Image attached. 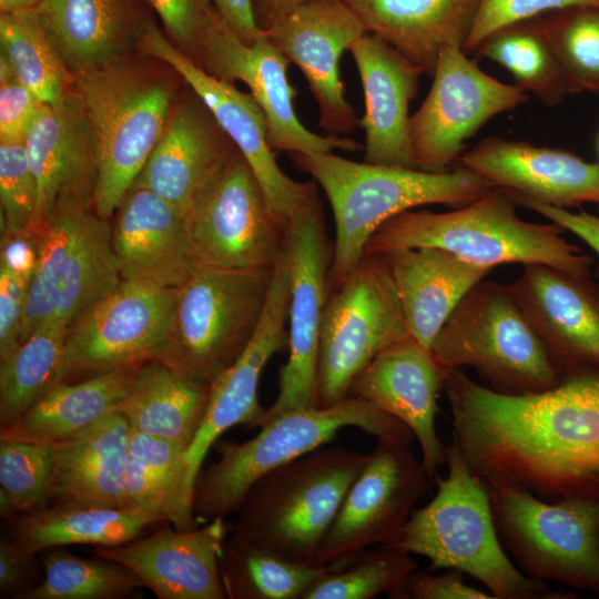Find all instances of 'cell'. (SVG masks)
<instances>
[{"instance_id":"obj_1","label":"cell","mask_w":599,"mask_h":599,"mask_svg":"<svg viewBox=\"0 0 599 599\" xmlns=\"http://www.w3.org/2000/svg\"><path fill=\"white\" fill-rule=\"evenodd\" d=\"M453 441L486 487L546 501L599 500V370L534 394L506 395L443 370Z\"/></svg>"},{"instance_id":"obj_2","label":"cell","mask_w":599,"mask_h":599,"mask_svg":"<svg viewBox=\"0 0 599 599\" xmlns=\"http://www.w3.org/2000/svg\"><path fill=\"white\" fill-rule=\"evenodd\" d=\"M294 163L322 187L333 213L329 291L358 264L370 237L392 217L428 204L465 205L496 187L461 166L427 172L355 162L333 152L297 153Z\"/></svg>"},{"instance_id":"obj_3","label":"cell","mask_w":599,"mask_h":599,"mask_svg":"<svg viewBox=\"0 0 599 599\" xmlns=\"http://www.w3.org/2000/svg\"><path fill=\"white\" fill-rule=\"evenodd\" d=\"M517 204L510 194L495 187L458 210H408L383 224L368 241L365 253L436 247L487 268L542 264L590 276L591 258L562 236L560 225L524 221Z\"/></svg>"},{"instance_id":"obj_4","label":"cell","mask_w":599,"mask_h":599,"mask_svg":"<svg viewBox=\"0 0 599 599\" xmlns=\"http://www.w3.org/2000/svg\"><path fill=\"white\" fill-rule=\"evenodd\" d=\"M445 478L435 497L415 509L395 542L426 557L432 569H457L480 581L494 599H560L545 582L524 575L498 537L489 491L454 443L446 446Z\"/></svg>"},{"instance_id":"obj_5","label":"cell","mask_w":599,"mask_h":599,"mask_svg":"<svg viewBox=\"0 0 599 599\" xmlns=\"http://www.w3.org/2000/svg\"><path fill=\"white\" fill-rule=\"evenodd\" d=\"M368 454L321 446L258 478L236 510L229 538L319 566V551Z\"/></svg>"},{"instance_id":"obj_6","label":"cell","mask_w":599,"mask_h":599,"mask_svg":"<svg viewBox=\"0 0 599 599\" xmlns=\"http://www.w3.org/2000/svg\"><path fill=\"white\" fill-rule=\"evenodd\" d=\"M347 427L377 438L413 441L410 429L397 418L352 396L328 407L293 409L260 427L253 438L216 440V461L201 468L193 490V514L206 524L236 512L250 487L270 470L329 443Z\"/></svg>"},{"instance_id":"obj_7","label":"cell","mask_w":599,"mask_h":599,"mask_svg":"<svg viewBox=\"0 0 599 599\" xmlns=\"http://www.w3.org/2000/svg\"><path fill=\"white\" fill-rule=\"evenodd\" d=\"M97 159L93 209L110 220L133 186L170 118L172 91L125 60L75 78Z\"/></svg>"},{"instance_id":"obj_8","label":"cell","mask_w":599,"mask_h":599,"mask_svg":"<svg viewBox=\"0 0 599 599\" xmlns=\"http://www.w3.org/2000/svg\"><path fill=\"white\" fill-rule=\"evenodd\" d=\"M429 351L443 370L471 367L500 394L540 393L562 380L509 284L485 278L458 303Z\"/></svg>"},{"instance_id":"obj_9","label":"cell","mask_w":599,"mask_h":599,"mask_svg":"<svg viewBox=\"0 0 599 599\" xmlns=\"http://www.w3.org/2000/svg\"><path fill=\"white\" fill-rule=\"evenodd\" d=\"M273 272L274 268L224 270L199 264L175 290L160 361L212 385L252 341L266 305Z\"/></svg>"},{"instance_id":"obj_10","label":"cell","mask_w":599,"mask_h":599,"mask_svg":"<svg viewBox=\"0 0 599 599\" xmlns=\"http://www.w3.org/2000/svg\"><path fill=\"white\" fill-rule=\"evenodd\" d=\"M500 542L536 581L599 595V500H542L518 487L488 488Z\"/></svg>"},{"instance_id":"obj_11","label":"cell","mask_w":599,"mask_h":599,"mask_svg":"<svg viewBox=\"0 0 599 599\" xmlns=\"http://www.w3.org/2000/svg\"><path fill=\"white\" fill-rule=\"evenodd\" d=\"M410 335L380 254H367L329 292L318 346L317 406L348 396L355 376L380 352Z\"/></svg>"},{"instance_id":"obj_12","label":"cell","mask_w":599,"mask_h":599,"mask_svg":"<svg viewBox=\"0 0 599 599\" xmlns=\"http://www.w3.org/2000/svg\"><path fill=\"white\" fill-rule=\"evenodd\" d=\"M285 253L291 290L288 357L280 372L276 399L255 427L286 412L317 406L319 335L333 257L317 191L287 222Z\"/></svg>"},{"instance_id":"obj_13","label":"cell","mask_w":599,"mask_h":599,"mask_svg":"<svg viewBox=\"0 0 599 599\" xmlns=\"http://www.w3.org/2000/svg\"><path fill=\"white\" fill-rule=\"evenodd\" d=\"M199 264L224 270H271L286 226L276 217L244 156L236 151L185 214Z\"/></svg>"},{"instance_id":"obj_14","label":"cell","mask_w":599,"mask_h":599,"mask_svg":"<svg viewBox=\"0 0 599 599\" xmlns=\"http://www.w3.org/2000/svg\"><path fill=\"white\" fill-rule=\"evenodd\" d=\"M174 298L175 290L122 280L69 327L54 385L160 359Z\"/></svg>"},{"instance_id":"obj_15","label":"cell","mask_w":599,"mask_h":599,"mask_svg":"<svg viewBox=\"0 0 599 599\" xmlns=\"http://www.w3.org/2000/svg\"><path fill=\"white\" fill-rule=\"evenodd\" d=\"M410 444L377 438L324 538L319 566L341 567L355 555L398 538L432 483Z\"/></svg>"},{"instance_id":"obj_16","label":"cell","mask_w":599,"mask_h":599,"mask_svg":"<svg viewBox=\"0 0 599 599\" xmlns=\"http://www.w3.org/2000/svg\"><path fill=\"white\" fill-rule=\"evenodd\" d=\"M433 78L409 120L414 167L427 172L448 171L486 122L527 100L524 90L485 73L460 48L441 51Z\"/></svg>"},{"instance_id":"obj_17","label":"cell","mask_w":599,"mask_h":599,"mask_svg":"<svg viewBox=\"0 0 599 599\" xmlns=\"http://www.w3.org/2000/svg\"><path fill=\"white\" fill-rule=\"evenodd\" d=\"M196 63L209 74L233 83L244 82L263 110L273 150L297 153L355 152L359 143L338 135L309 131L294 109L296 89L287 79L291 63L262 32L252 44L242 41L211 4L203 26Z\"/></svg>"},{"instance_id":"obj_18","label":"cell","mask_w":599,"mask_h":599,"mask_svg":"<svg viewBox=\"0 0 599 599\" xmlns=\"http://www.w3.org/2000/svg\"><path fill=\"white\" fill-rule=\"evenodd\" d=\"M136 47L169 64L201 99L244 156L270 207L286 226L292 215L316 191L313 182H297L276 162L268 140L266 116L251 93L205 72L190 55L173 45L155 23H142Z\"/></svg>"},{"instance_id":"obj_19","label":"cell","mask_w":599,"mask_h":599,"mask_svg":"<svg viewBox=\"0 0 599 599\" xmlns=\"http://www.w3.org/2000/svg\"><path fill=\"white\" fill-rule=\"evenodd\" d=\"M265 33L303 72L322 129L339 135L361 128V119L345 98L339 60L367 29L347 1L309 0Z\"/></svg>"},{"instance_id":"obj_20","label":"cell","mask_w":599,"mask_h":599,"mask_svg":"<svg viewBox=\"0 0 599 599\" xmlns=\"http://www.w3.org/2000/svg\"><path fill=\"white\" fill-rule=\"evenodd\" d=\"M509 286L561 379L599 370V284L527 264Z\"/></svg>"},{"instance_id":"obj_21","label":"cell","mask_w":599,"mask_h":599,"mask_svg":"<svg viewBox=\"0 0 599 599\" xmlns=\"http://www.w3.org/2000/svg\"><path fill=\"white\" fill-rule=\"evenodd\" d=\"M24 143L38 187L29 232L37 234L63 205L93 206L95 149L90 121L77 90H69L59 104H42Z\"/></svg>"},{"instance_id":"obj_22","label":"cell","mask_w":599,"mask_h":599,"mask_svg":"<svg viewBox=\"0 0 599 599\" xmlns=\"http://www.w3.org/2000/svg\"><path fill=\"white\" fill-rule=\"evenodd\" d=\"M290 293V271L284 250L274 267L266 305L252 341L238 359L211 385L204 420L186 453L193 487L206 454L219 437L236 425L255 427L266 409L258 402V380L270 358L288 349Z\"/></svg>"},{"instance_id":"obj_23","label":"cell","mask_w":599,"mask_h":599,"mask_svg":"<svg viewBox=\"0 0 599 599\" xmlns=\"http://www.w3.org/2000/svg\"><path fill=\"white\" fill-rule=\"evenodd\" d=\"M440 389L443 369L412 335L380 352L348 388V396L372 404L410 429L432 483L446 464V446L436 430Z\"/></svg>"},{"instance_id":"obj_24","label":"cell","mask_w":599,"mask_h":599,"mask_svg":"<svg viewBox=\"0 0 599 599\" xmlns=\"http://www.w3.org/2000/svg\"><path fill=\"white\" fill-rule=\"evenodd\" d=\"M231 527L225 517L192 530L166 522L145 537L94 546L93 552L130 568L159 599H226L219 559Z\"/></svg>"},{"instance_id":"obj_25","label":"cell","mask_w":599,"mask_h":599,"mask_svg":"<svg viewBox=\"0 0 599 599\" xmlns=\"http://www.w3.org/2000/svg\"><path fill=\"white\" fill-rule=\"evenodd\" d=\"M111 244L123 281L176 290L199 265L185 214L143 187H131L118 207Z\"/></svg>"},{"instance_id":"obj_26","label":"cell","mask_w":599,"mask_h":599,"mask_svg":"<svg viewBox=\"0 0 599 599\" xmlns=\"http://www.w3.org/2000/svg\"><path fill=\"white\" fill-rule=\"evenodd\" d=\"M457 163L511 196L564 209L599 205V162L567 151L489 138L463 153Z\"/></svg>"},{"instance_id":"obj_27","label":"cell","mask_w":599,"mask_h":599,"mask_svg":"<svg viewBox=\"0 0 599 599\" xmlns=\"http://www.w3.org/2000/svg\"><path fill=\"white\" fill-rule=\"evenodd\" d=\"M237 151L193 92L170 114L158 144L132 187L151 190L184 214Z\"/></svg>"},{"instance_id":"obj_28","label":"cell","mask_w":599,"mask_h":599,"mask_svg":"<svg viewBox=\"0 0 599 599\" xmlns=\"http://www.w3.org/2000/svg\"><path fill=\"white\" fill-rule=\"evenodd\" d=\"M364 91V162L414 167L409 104L423 71L378 35L367 32L348 50Z\"/></svg>"},{"instance_id":"obj_29","label":"cell","mask_w":599,"mask_h":599,"mask_svg":"<svg viewBox=\"0 0 599 599\" xmlns=\"http://www.w3.org/2000/svg\"><path fill=\"white\" fill-rule=\"evenodd\" d=\"M32 10L74 79L125 60L142 28L129 0H41Z\"/></svg>"},{"instance_id":"obj_30","label":"cell","mask_w":599,"mask_h":599,"mask_svg":"<svg viewBox=\"0 0 599 599\" xmlns=\"http://www.w3.org/2000/svg\"><path fill=\"white\" fill-rule=\"evenodd\" d=\"M395 283L409 333L428 349L463 297L491 268L436 247L380 254Z\"/></svg>"},{"instance_id":"obj_31","label":"cell","mask_w":599,"mask_h":599,"mask_svg":"<svg viewBox=\"0 0 599 599\" xmlns=\"http://www.w3.org/2000/svg\"><path fill=\"white\" fill-rule=\"evenodd\" d=\"M374 33L433 75L446 48L464 49L480 0H347Z\"/></svg>"},{"instance_id":"obj_32","label":"cell","mask_w":599,"mask_h":599,"mask_svg":"<svg viewBox=\"0 0 599 599\" xmlns=\"http://www.w3.org/2000/svg\"><path fill=\"white\" fill-rule=\"evenodd\" d=\"M4 520L2 535L35 555L69 545H121L162 522L141 509L78 500H53Z\"/></svg>"},{"instance_id":"obj_33","label":"cell","mask_w":599,"mask_h":599,"mask_svg":"<svg viewBox=\"0 0 599 599\" xmlns=\"http://www.w3.org/2000/svg\"><path fill=\"white\" fill-rule=\"evenodd\" d=\"M210 395L211 384L150 359L138 366L118 413L132 430L189 450L204 420Z\"/></svg>"},{"instance_id":"obj_34","label":"cell","mask_w":599,"mask_h":599,"mask_svg":"<svg viewBox=\"0 0 599 599\" xmlns=\"http://www.w3.org/2000/svg\"><path fill=\"white\" fill-rule=\"evenodd\" d=\"M139 365L53 385L16 422L0 429V439L58 445L81 435L118 413Z\"/></svg>"},{"instance_id":"obj_35","label":"cell","mask_w":599,"mask_h":599,"mask_svg":"<svg viewBox=\"0 0 599 599\" xmlns=\"http://www.w3.org/2000/svg\"><path fill=\"white\" fill-rule=\"evenodd\" d=\"M131 428L120 413L81 435L54 445L53 500H78L124 507V475Z\"/></svg>"},{"instance_id":"obj_36","label":"cell","mask_w":599,"mask_h":599,"mask_svg":"<svg viewBox=\"0 0 599 599\" xmlns=\"http://www.w3.org/2000/svg\"><path fill=\"white\" fill-rule=\"evenodd\" d=\"M187 449L131 429L124 475V507L152 514L179 530L197 528Z\"/></svg>"},{"instance_id":"obj_37","label":"cell","mask_w":599,"mask_h":599,"mask_svg":"<svg viewBox=\"0 0 599 599\" xmlns=\"http://www.w3.org/2000/svg\"><path fill=\"white\" fill-rule=\"evenodd\" d=\"M121 282L111 244V225L93 206L88 207L81 215L62 268L55 309L45 323L69 329Z\"/></svg>"},{"instance_id":"obj_38","label":"cell","mask_w":599,"mask_h":599,"mask_svg":"<svg viewBox=\"0 0 599 599\" xmlns=\"http://www.w3.org/2000/svg\"><path fill=\"white\" fill-rule=\"evenodd\" d=\"M329 566H312L225 538L219 569L226 599H302Z\"/></svg>"},{"instance_id":"obj_39","label":"cell","mask_w":599,"mask_h":599,"mask_svg":"<svg viewBox=\"0 0 599 599\" xmlns=\"http://www.w3.org/2000/svg\"><path fill=\"white\" fill-rule=\"evenodd\" d=\"M476 52L506 68L518 88L547 105L569 93L544 19L509 24L489 35Z\"/></svg>"},{"instance_id":"obj_40","label":"cell","mask_w":599,"mask_h":599,"mask_svg":"<svg viewBox=\"0 0 599 599\" xmlns=\"http://www.w3.org/2000/svg\"><path fill=\"white\" fill-rule=\"evenodd\" d=\"M68 329L45 323L0 361V429L54 385Z\"/></svg>"},{"instance_id":"obj_41","label":"cell","mask_w":599,"mask_h":599,"mask_svg":"<svg viewBox=\"0 0 599 599\" xmlns=\"http://www.w3.org/2000/svg\"><path fill=\"white\" fill-rule=\"evenodd\" d=\"M41 554L42 581L21 599H115L144 587L134 571L113 560L81 558L63 547Z\"/></svg>"},{"instance_id":"obj_42","label":"cell","mask_w":599,"mask_h":599,"mask_svg":"<svg viewBox=\"0 0 599 599\" xmlns=\"http://www.w3.org/2000/svg\"><path fill=\"white\" fill-rule=\"evenodd\" d=\"M0 52L16 74L45 104H59L75 79L47 39L33 10L0 14Z\"/></svg>"},{"instance_id":"obj_43","label":"cell","mask_w":599,"mask_h":599,"mask_svg":"<svg viewBox=\"0 0 599 599\" xmlns=\"http://www.w3.org/2000/svg\"><path fill=\"white\" fill-rule=\"evenodd\" d=\"M413 554L394 546L368 548L337 568H329L303 593L302 599H372L389 593L417 564Z\"/></svg>"},{"instance_id":"obj_44","label":"cell","mask_w":599,"mask_h":599,"mask_svg":"<svg viewBox=\"0 0 599 599\" xmlns=\"http://www.w3.org/2000/svg\"><path fill=\"white\" fill-rule=\"evenodd\" d=\"M55 446L0 439V514L37 509L51 501Z\"/></svg>"},{"instance_id":"obj_45","label":"cell","mask_w":599,"mask_h":599,"mask_svg":"<svg viewBox=\"0 0 599 599\" xmlns=\"http://www.w3.org/2000/svg\"><path fill=\"white\" fill-rule=\"evenodd\" d=\"M555 12L544 22L569 93L599 91V9Z\"/></svg>"},{"instance_id":"obj_46","label":"cell","mask_w":599,"mask_h":599,"mask_svg":"<svg viewBox=\"0 0 599 599\" xmlns=\"http://www.w3.org/2000/svg\"><path fill=\"white\" fill-rule=\"evenodd\" d=\"M37 200V181L24 140L0 142L1 236L29 230Z\"/></svg>"},{"instance_id":"obj_47","label":"cell","mask_w":599,"mask_h":599,"mask_svg":"<svg viewBox=\"0 0 599 599\" xmlns=\"http://www.w3.org/2000/svg\"><path fill=\"white\" fill-rule=\"evenodd\" d=\"M576 7L599 9V0H480L463 50L467 54L476 52L489 35L509 24Z\"/></svg>"},{"instance_id":"obj_48","label":"cell","mask_w":599,"mask_h":599,"mask_svg":"<svg viewBox=\"0 0 599 599\" xmlns=\"http://www.w3.org/2000/svg\"><path fill=\"white\" fill-rule=\"evenodd\" d=\"M42 104L0 52V142L23 141Z\"/></svg>"},{"instance_id":"obj_49","label":"cell","mask_w":599,"mask_h":599,"mask_svg":"<svg viewBox=\"0 0 599 599\" xmlns=\"http://www.w3.org/2000/svg\"><path fill=\"white\" fill-rule=\"evenodd\" d=\"M166 31L192 59L197 48L212 0H148ZM194 60V59H193Z\"/></svg>"},{"instance_id":"obj_50","label":"cell","mask_w":599,"mask_h":599,"mask_svg":"<svg viewBox=\"0 0 599 599\" xmlns=\"http://www.w3.org/2000/svg\"><path fill=\"white\" fill-rule=\"evenodd\" d=\"M388 596L394 599H494L490 593L465 583L463 572L447 569L441 575L410 573Z\"/></svg>"},{"instance_id":"obj_51","label":"cell","mask_w":599,"mask_h":599,"mask_svg":"<svg viewBox=\"0 0 599 599\" xmlns=\"http://www.w3.org/2000/svg\"><path fill=\"white\" fill-rule=\"evenodd\" d=\"M30 283L0 267V361L21 344Z\"/></svg>"},{"instance_id":"obj_52","label":"cell","mask_w":599,"mask_h":599,"mask_svg":"<svg viewBox=\"0 0 599 599\" xmlns=\"http://www.w3.org/2000/svg\"><path fill=\"white\" fill-rule=\"evenodd\" d=\"M35 554L11 542L6 536L0 539V595L14 599L34 589L42 581L37 567Z\"/></svg>"},{"instance_id":"obj_53","label":"cell","mask_w":599,"mask_h":599,"mask_svg":"<svg viewBox=\"0 0 599 599\" xmlns=\"http://www.w3.org/2000/svg\"><path fill=\"white\" fill-rule=\"evenodd\" d=\"M514 200L551 222L560 225L583 241L599 257V216L585 211L571 212L564 207L544 204L530 199L512 196Z\"/></svg>"},{"instance_id":"obj_54","label":"cell","mask_w":599,"mask_h":599,"mask_svg":"<svg viewBox=\"0 0 599 599\" xmlns=\"http://www.w3.org/2000/svg\"><path fill=\"white\" fill-rule=\"evenodd\" d=\"M38 260V238L31 232L1 236L0 267L31 281Z\"/></svg>"},{"instance_id":"obj_55","label":"cell","mask_w":599,"mask_h":599,"mask_svg":"<svg viewBox=\"0 0 599 599\" xmlns=\"http://www.w3.org/2000/svg\"><path fill=\"white\" fill-rule=\"evenodd\" d=\"M212 6L246 44H252L263 32L256 24L252 0H212Z\"/></svg>"},{"instance_id":"obj_56","label":"cell","mask_w":599,"mask_h":599,"mask_svg":"<svg viewBox=\"0 0 599 599\" xmlns=\"http://www.w3.org/2000/svg\"><path fill=\"white\" fill-rule=\"evenodd\" d=\"M307 1L309 0H252L258 29L268 31Z\"/></svg>"},{"instance_id":"obj_57","label":"cell","mask_w":599,"mask_h":599,"mask_svg":"<svg viewBox=\"0 0 599 599\" xmlns=\"http://www.w3.org/2000/svg\"><path fill=\"white\" fill-rule=\"evenodd\" d=\"M41 0H0V11L2 13L31 10Z\"/></svg>"}]
</instances>
